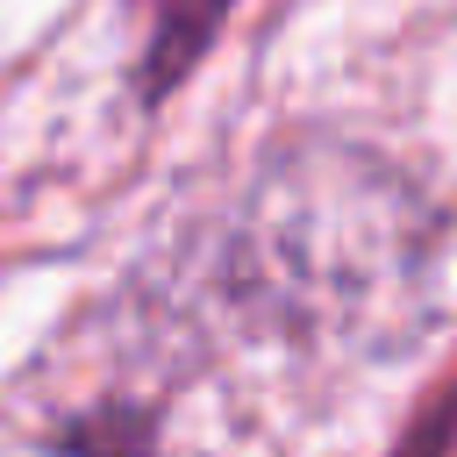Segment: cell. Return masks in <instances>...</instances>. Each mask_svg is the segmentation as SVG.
<instances>
[{"instance_id": "obj_1", "label": "cell", "mask_w": 457, "mask_h": 457, "mask_svg": "<svg viewBox=\"0 0 457 457\" xmlns=\"http://www.w3.org/2000/svg\"><path fill=\"white\" fill-rule=\"evenodd\" d=\"M264 293L321 328L386 321L428 271V221L407 186L364 157L278 164L250 221Z\"/></svg>"}]
</instances>
